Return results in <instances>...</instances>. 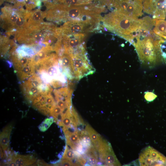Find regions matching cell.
<instances>
[{
	"mask_svg": "<svg viewBox=\"0 0 166 166\" xmlns=\"http://www.w3.org/2000/svg\"><path fill=\"white\" fill-rule=\"evenodd\" d=\"M46 12H43L40 9L31 11L30 17L27 20L26 27H32L39 26L43 22V19L46 16Z\"/></svg>",
	"mask_w": 166,
	"mask_h": 166,
	"instance_id": "cell-8",
	"label": "cell"
},
{
	"mask_svg": "<svg viewBox=\"0 0 166 166\" xmlns=\"http://www.w3.org/2000/svg\"><path fill=\"white\" fill-rule=\"evenodd\" d=\"M71 117L65 116L63 117L61 121L58 124L60 126H62L63 128H66L70 126L72 124Z\"/></svg>",
	"mask_w": 166,
	"mask_h": 166,
	"instance_id": "cell-15",
	"label": "cell"
},
{
	"mask_svg": "<svg viewBox=\"0 0 166 166\" xmlns=\"http://www.w3.org/2000/svg\"><path fill=\"white\" fill-rule=\"evenodd\" d=\"M99 22L94 21H69L59 28L62 35L85 34L94 30Z\"/></svg>",
	"mask_w": 166,
	"mask_h": 166,
	"instance_id": "cell-4",
	"label": "cell"
},
{
	"mask_svg": "<svg viewBox=\"0 0 166 166\" xmlns=\"http://www.w3.org/2000/svg\"><path fill=\"white\" fill-rule=\"evenodd\" d=\"M104 28L129 42L132 44L138 36L142 19L134 18L114 10L102 17Z\"/></svg>",
	"mask_w": 166,
	"mask_h": 166,
	"instance_id": "cell-1",
	"label": "cell"
},
{
	"mask_svg": "<svg viewBox=\"0 0 166 166\" xmlns=\"http://www.w3.org/2000/svg\"><path fill=\"white\" fill-rule=\"evenodd\" d=\"M38 165H48L45 162H43V161L39 160L37 162Z\"/></svg>",
	"mask_w": 166,
	"mask_h": 166,
	"instance_id": "cell-20",
	"label": "cell"
},
{
	"mask_svg": "<svg viewBox=\"0 0 166 166\" xmlns=\"http://www.w3.org/2000/svg\"><path fill=\"white\" fill-rule=\"evenodd\" d=\"M22 92L26 99L30 103L42 91L48 89L49 84L43 83L40 77L34 74L21 84Z\"/></svg>",
	"mask_w": 166,
	"mask_h": 166,
	"instance_id": "cell-3",
	"label": "cell"
},
{
	"mask_svg": "<svg viewBox=\"0 0 166 166\" xmlns=\"http://www.w3.org/2000/svg\"><path fill=\"white\" fill-rule=\"evenodd\" d=\"M153 32L157 35L164 38H166V21L164 19L156 21Z\"/></svg>",
	"mask_w": 166,
	"mask_h": 166,
	"instance_id": "cell-11",
	"label": "cell"
},
{
	"mask_svg": "<svg viewBox=\"0 0 166 166\" xmlns=\"http://www.w3.org/2000/svg\"><path fill=\"white\" fill-rule=\"evenodd\" d=\"M77 165L76 164H73L71 160L65 159L62 160L61 162L58 164V165L64 166L77 165Z\"/></svg>",
	"mask_w": 166,
	"mask_h": 166,
	"instance_id": "cell-18",
	"label": "cell"
},
{
	"mask_svg": "<svg viewBox=\"0 0 166 166\" xmlns=\"http://www.w3.org/2000/svg\"><path fill=\"white\" fill-rule=\"evenodd\" d=\"M36 160V158L32 155H17L14 156L11 161H14L17 166H28L33 164Z\"/></svg>",
	"mask_w": 166,
	"mask_h": 166,
	"instance_id": "cell-9",
	"label": "cell"
},
{
	"mask_svg": "<svg viewBox=\"0 0 166 166\" xmlns=\"http://www.w3.org/2000/svg\"><path fill=\"white\" fill-rule=\"evenodd\" d=\"M53 121V118L52 117L47 118L38 126L40 131L44 132L47 130Z\"/></svg>",
	"mask_w": 166,
	"mask_h": 166,
	"instance_id": "cell-14",
	"label": "cell"
},
{
	"mask_svg": "<svg viewBox=\"0 0 166 166\" xmlns=\"http://www.w3.org/2000/svg\"><path fill=\"white\" fill-rule=\"evenodd\" d=\"M144 97L147 101L151 102L154 100L157 97V96L152 92L147 91L145 92Z\"/></svg>",
	"mask_w": 166,
	"mask_h": 166,
	"instance_id": "cell-17",
	"label": "cell"
},
{
	"mask_svg": "<svg viewBox=\"0 0 166 166\" xmlns=\"http://www.w3.org/2000/svg\"><path fill=\"white\" fill-rule=\"evenodd\" d=\"M88 161L91 165H96L97 163V158L94 156H91L88 158Z\"/></svg>",
	"mask_w": 166,
	"mask_h": 166,
	"instance_id": "cell-19",
	"label": "cell"
},
{
	"mask_svg": "<svg viewBox=\"0 0 166 166\" xmlns=\"http://www.w3.org/2000/svg\"><path fill=\"white\" fill-rule=\"evenodd\" d=\"M75 156L74 151L66 147L62 158L69 160H73Z\"/></svg>",
	"mask_w": 166,
	"mask_h": 166,
	"instance_id": "cell-16",
	"label": "cell"
},
{
	"mask_svg": "<svg viewBox=\"0 0 166 166\" xmlns=\"http://www.w3.org/2000/svg\"><path fill=\"white\" fill-rule=\"evenodd\" d=\"M138 161L140 166H166V157L150 146L142 150Z\"/></svg>",
	"mask_w": 166,
	"mask_h": 166,
	"instance_id": "cell-6",
	"label": "cell"
},
{
	"mask_svg": "<svg viewBox=\"0 0 166 166\" xmlns=\"http://www.w3.org/2000/svg\"><path fill=\"white\" fill-rule=\"evenodd\" d=\"M85 129L93 144L101 138V136L89 125H86Z\"/></svg>",
	"mask_w": 166,
	"mask_h": 166,
	"instance_id": "cell-13",
	"label": "cell"
},
{
	"mask_svg": "<svg viewBox=\"0 0 166 166\" xmlns=\"http://www.w3.org/2000/svg\"><path fill=\"white\" fill-rule=\"evenodd\" d=\"M143 0H111V6L115 10L134 18L141 16L142 14Z\"/></svg>",
	"mask_w": 166,
	"mask_h": 166,
	"instance_id": "cell-5",
	"label": "cell"
},
{
	"mask_svg": "<svg viewBox=\"0 0 166 166\" xmlns=\"http://www.w3.org/2000/svg\"><path fill=\"white\" fill-rule=\"evenodd\" d=\"M143 11L152 15L155 20L164 19L166 16V0H144Z\"/></svg>",
	"mask_w": 166,
	"mask_h": 166,
	"instance_id": "cell-7",
	"label": "cell"
},
{
	"mask_svg": "<svg viewBox=\"0 0 166 166\" xmlns=\"http://www.w3.org/2000/svg\"><path fill=\"white\" fill-rule=\"evenodd\" d=\"M164 40L152 31L148 36L137 40L133 45L140 61L149 66L155 65L161 55V44Z\"/></svg>",
	"mask_w": 166,
	"mask_h": 166,
	"instance_id": "cell-2",
	"label": "cell"
},
{
	"mask_svg": "<svg viewBox=\"0 0 166 166\" xmlns=\"http://www.w3.org/2000/svg\"><path fill=\"white\" fill-rule=\"evenodd\" d=\"M78 133H66L65 136L67 143L73 149H76L78 145L81 142Z\"/></svg>",
	"mask_w": 166,
	"mask_h": 166,
	"instance_id": "cell-12",
	"label": "cell"
},
{
	"mask_svg": "<svg viewBox=\"0 0 166 166\" xmlns=\"http://www.w3.org/2000/svg\"><path fill=\"white\" fill-rule=\"evenodd\" d=\"M12 128V125L10 124L4 128L0 134V145L3 150H6L8 147Z\"/></svg>",
	"mask_w": 166,
	"mask_h": 166,
	"instance_id": "cell-10",
	"label": "cell"
}]
</instances>
